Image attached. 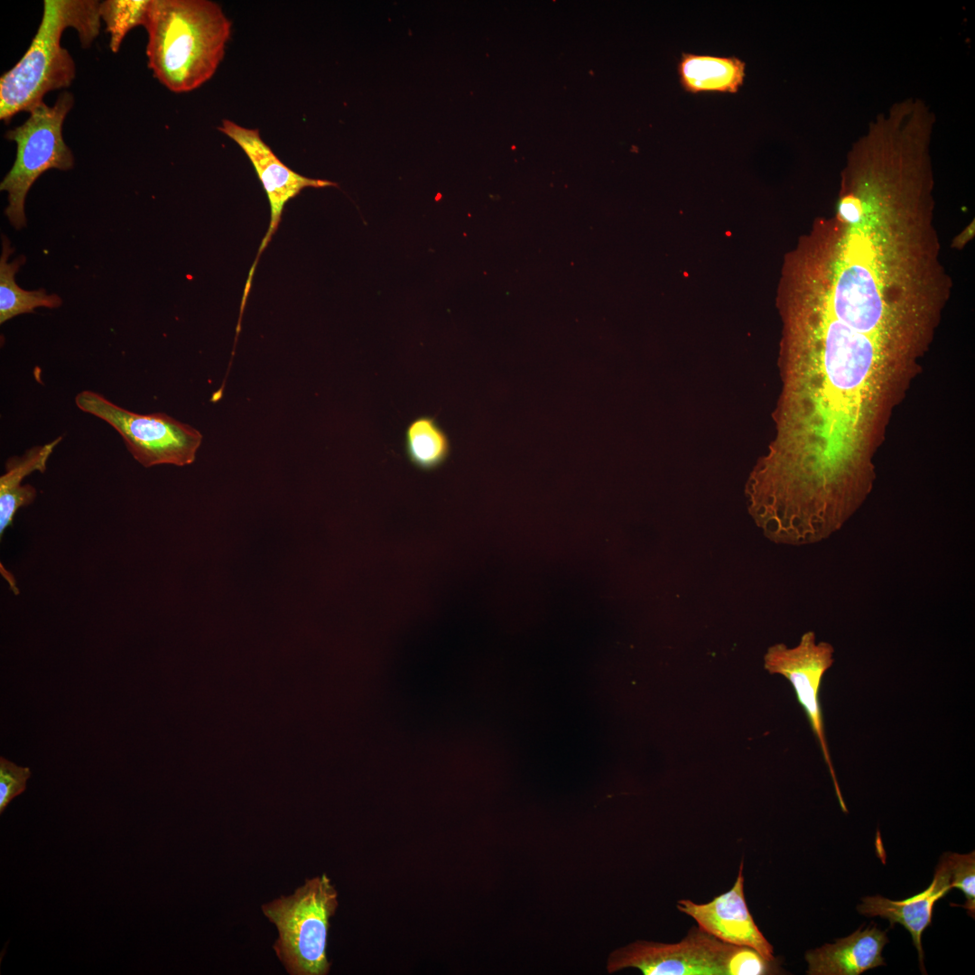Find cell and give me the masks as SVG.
<instances>
[{"label": "cell", "instance_id": "6da1fadb", "mask_svg": "<svg viewBox=\"0 0 975 975\" xmlns=\"http://www.w3.org/2000/svg\"><path fill=\"white\" fill-rule=\"evenodd\" d=\"M231 26L212 1L152 0L144 28L153 77L175 93L200 88L222 61Z\"/></svg>", "mask_w": 975, "mask_h": 975}, {"label": "cell", "instance_id": "7a4b0ae2", "mask_svg": "<svg viewBox=\"0 0 975 975\" xmlns=\"http://www.w3.org/2000/svg\"><path fill=\"white\" fill-rule=\"evenodd\" d=\"M100 2L44 0L38 30L20 60L0 78V119L42 105L50 91L68 88L76 76L75 62L60 44L67 28H74L83 48L99 34Z\"/></svg>", "mask_w": 975, "mask_h": 975}, {"label": "cell", "instance_id": "3957f363", "mask_svg": "<svg viewBox=\"0 0 975 975\" xmlns=\"http://www.w3.org/2000/svg\"><path fill=\"white\" fill-rule=\"evenodd\" d=\"M338 906V893L323 874L306 879L290 896L262 906L278 930L274 949L292 975H325L330 962L326 947L330 918Z\"/></svg>", "mask_w": 975, "mask_h": 975}, {"label": "cell", "instance_id": "277c9868", "mask_svg": "<svg viewBox=\"0 0 975 975\" xmlns=\"http://www.w3.org/2000/svg\"><path fill=\"white\" fill-rule=\"evenodd\" d=\"M73 104L72 94L64 91L52 106L42 103L30 112L23 125L5 133V137L16 144V156L0 190L7 192L5 214L15 229L26 227L25 199L34 181L50 169L73 168L74 156L62 135L65 117Z\"/></svg>", "mask_w": 975, "mask_h": 975}, {"label": "cell", "instance_id": "5b68a950", "mask_svg": "<svg viewBox=\"0 0 975 975\" xmlns=\"http://www.w3.org/2000/svg\"><path fill=\"white\" fill-rule=\"evenodd\" d=\"M75 404L82 412L113 427L134 459L144 468L160 464L185 466L195 460L202 435L189 424L163 413L131 412L90 390L79 392Z\"/></svg>", "mask_w": 975, "mask_h": 975}, {"label": "cell", "instance_id": "8992f818", "mask_svg": "<svg viewBox=\"0 0 975 975\" xmlns=\"http://www.w3.org/2000/svg\"><path fill=\"white\" fill-rule=\"evenodd\" d=\"M732 946L693 926L678 942L636 941L619 948L610 953L607 970L612 973L636 968L645 975H725Z\"/></svg>", "mask_w": 975, "mask_h": 975}, {"label": "cell", "instance_id": "52a82bcc", "mask_svg": "<svg viewBox=\"0 0 975 975\" xmlns=\"http://www.w3.org/2000/svg\"><path fill=\"white\" fill-rule=\"evenodd\" d=\"M833 663L834 647L825 641L817 642L813 631L805 632L794 647L775 644L764 655V668L770 674L783 675L792 684L820 745L841 809L846 812L830 755L819 695L822 677Z\"/></svg>", "mask_w": 975, "mask_h": 975}, {"label": "cell", "instance_id": "ba28073f", "mask_svg": "<svg viewBox=\"0 0 975 975\" xmlns=\"http://www.w3.org/2000/svg\"><path fill=\"white\" fill-rule=\"evenodd\" d=\"M218 129L233 140L246 153L266 192L271 220L259 254L266 247L281 220L285 204L305 188L337 186L336 183L302 176L287 167L262 139L259 130L224 119Z\"/></svg>", "mask_w": 975, "mask_h": 975}, {"label": "cell", "instance_id": "9c48e42d", "mask_svg": "<svg viewBox=\"0 0 975 975\" xmlns=\"http://www.w3.org/2000/svg\"><path fill=\"white\" fill-rule=\"evenodd\" d=\"M677 908L719 940L733 945L751 947L765 959L775 960L773 946L760 932L748 908L744 895L743 861L737 879L729 891L705 904L681 899L677 902Z\"/></svg>", "mask_w": 975, "mask_h": 975}, {"label": "cell", "instance_id": "30bf717a", "mask_svg": "<svg viewBox=\"0 0 975 975\" xmlns=\"http://www.w3.org/2000/svg\"><path fill=\"white\" fill-rule=\"evenodd\" d=\"M951 889L949 868L945 857L942 856L933 882L923 892L899 901L881 896H866L862 898V904L857 906V910L864 915L887 919L891 926L896 923L902 924L910 933L923 966V932L931 924L935 903Z\"/></svg>", "mask_w": 975, "mask_h": 975}, {"label": "cell", "instance_id": "8fae6325", "mask_svg": "<svg viewBox=\"0 0 975 975\" xmlns=\"http://www.w3.org/2000/svg\"><path fill=\"white\" fill-rule=\"evenodd\" d=\"M888 942L887 932L877 926L858 929L834 943L808 951L805 961L809 975H858L885 965L882 950Z\"/></svg>", "mask_w": 975, "mask_h": 975}, {"label": "cell", "instance_id": "7c38bea8", "mask_svg": "<svg viewBox=\"0 0 975 975\" xmlns=\"http://www.w3.org/2000/svg\"><path fill=\"white\" fill-rule=\"evenodd\" d=\"M677 72L689 93H737L745 80L746 63L735 56L682 52Z\"/></svg>", "mask_w": 975, "mask_h": 975}, {"label": "cell", "instance_id": "4fadbf2b", "mask_svg": "<svg viewBox=\"0 0 975 975\" xmlns=\"http://www.w3.org/2000/svg\"><path fill=\"white\" fill-rule=\"evenodd\" d=\"M59 437L41 446L26 450L20 457H12L5 463V472L0 477V535L13 524L15 513L23 506L32 504L37 491L32 485H22L26 476L34 471L44 472L47 461L54 448L61 441Z\"/></svg>", "mask_w": 975, "mask_h": 975}, {"label": "cell", "instance_id": "5bb4252c", "mask_svg": "<svg viewBox=\"0 0 975 975\" xmlns=\"http://www.w3.org/2000/svg\"><path fill=\"white\" fill-rule=\"evenodd\" d=\"M10 240L2 235V253L0 256V324L23 314L34 312L39 307L59 308L61 298L53 293L48 294L44 289L27 291L15 282V274L26 262V257H20L8 262L14 253Z\"/></svg>", "mask_w": 975, "mask_h": 975}, {"label": "cell", "instance_id": "9a60e30c", "mask_svg": "<svg viewBox=\"0 0 975 975\" xmlns=\"http://www.w3.org/2000/svg\"><path fill=\"white\" fill-rule=\"evenodd\" d=\"M404 450L413 466L429 471L441 467L447 460L450 443L447 433L434 417L421 415L405 429Z\"/></svg>", "mask_w": 975, "mask_h": 975}, {"label": "cell", "instance_id": "2e32d148", "mask_svg": "<svg viewBox=\"0 0 975 975\" xmlns=\"http://www.w3.org/2000/svg\"><path fill=\"white\" fill-rule=\"evenodd\" d=\"M152 0H106L100 2L99 14L110 35L109 47L119 51L121 43L133 28L145 26Z\"/></svg>", "mask_w": 975, "mask_h": 975}, {"label": "cell", "instance_id": "e0dca14e", "mask_svg": "<svg viewBox=\"0 0 975 975\" xmlns=\"http://www.w3.org/2000/svg\"><path fill=\"white\" fill-rule=\"evenodd\" d=\"M778 970L776 960H766L751 947L733 945L727 957L725 975H766Z\"/></svg>", "mask_w": 975, "mask_h": 975}, {"label": "cell", "instance_id": "ac0fdd59", "mask_svg": "<svg viewBox=\"0 0 975 975\" xmlns=\"http://www.w3.org/2000/svg\"><path fill=\"white\" fill-rule=\"evenodd\" d=\"M946 859L951 887H959L966 896V903L962 905L968 910L969 915L974 917L975 913V857L974 851L970 854L961 855L946 853Z\"/></svg>", "mask_w": 975, "mask_h": 975}, {"label": "cell", "instance_id": "d6986e66", "mask_svg": "<svg viewBox=\"0 0 975 975\" xmlns=\"http://www.w3.org/2000/svg\"><path fill=\"white\" fill-rule=\"evenodd\" d=\"M29 767H23L0 757V813L9 803L26 789V782L31 777Z\"/></svg>", "mask_w": 975, "mask_h": 975}]
</instances>
